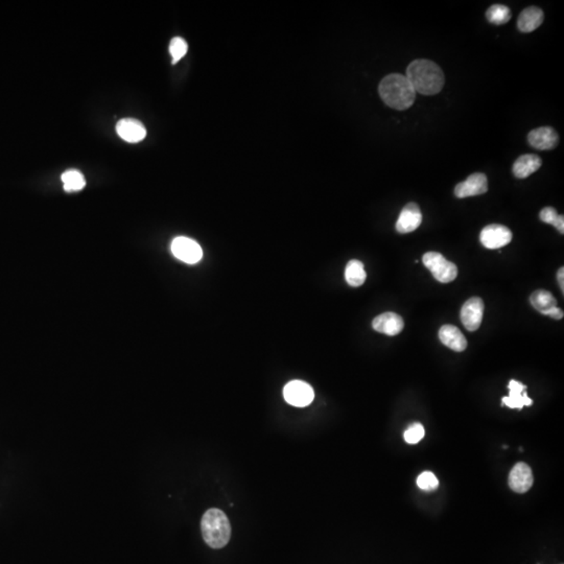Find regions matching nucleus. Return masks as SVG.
<instances>
[{
    "label": "nucleus",
    "mask_w": 564,
    "mask_h": 564,
    "mask_svg": "<svg viewBox=\"0 0 564 564\" xmlns=\"http://www.w3.org/2000/svg\"><path fill=\"white\" fill-rule=\"evenodd\" d=\"M416 94L435 96L446 83L441 68L430 60H415L407 68V76Z\"/></svg>",
    "instance_id": "f257e3e1"
},
{
    "label": "nucleus",
    "mask_w": 564,
    "mask_h": 564,
    "mask_svg": "<svg viewBox=\"0 0 564 564\" xmlns=\"http://www.w3.org/2000/svg\"><path fill=\"white\" fill-rule=\"evenodd\" d=\"M378 92L385 104L395 110H407L413 106L416 91L405 76L392 73L387 76L378 86Z\"/></svg>",
    "instance_id": "f03ea898"
},
{
    "label": "nucleus",
    "mask_w": 564,
    "mask_h": 564,
    "mask_svg": "<svg viewBox=\"0 0 564 564\" xmlns=\"http://www.w3.org/2000/svg\"><path fill=\"white\" fill-rule=\"evenodd\" d=\"M204 541L213 549L226 547L231 538V525L222 510L213 508L204 513L201 520Z\"/></svg>",
    "instance_id": "7ed1b4c3"
},
{
    "label": "nucleus",
    "mask_w": 564,
    "mask_h": 564,
    "mask_svg": "<svg viewBox=\"0 0 564 564\" xmlns=\"http://www.w3.org/2000/svg\"><path fill=\"white\" fill-rule=\"evenodd\" d=\"M423 265L431 271L434 277L441 282L448 283L454 281L458 276V267L455 263L446 261L443 255L438 252H428L423 255Z\"/></svg>",
    "instance_id": "20e7f679"
},
{
    "label": "nucleus",
    "mask_w": 564,
    "mask_h": 564,
    "mask_svg": "<svg viewBox=\"0 0 564 564\" xmlns=\"http://www.w3.org/2000/svg\"><path fill=\"white\" fill-rule=\"evenodd\" d=\"M285 401L294 407H304L312 403L315 398L314 389L302 380H292L283 389Z\"/></svg>",
    "instance_id": "39448f33"
},
{
    "label": "nucleus",
    "mask_w": 564,
    "mask_h": 564,
    "mask_svg": "<svg viewBox=\"0 0 564 564\" xmlns=\"http://www.w3.org/2000/svg\"><path fill=\"white\" fill-rule=\"evenodd\" d=\"M172 252L177 258L189 265L199 263L203 256L201 246L195 240L185 236H179L173 240Z\"/></svg>",
    "instance_id": "423d86ee"
},
{
    "label": "nucleus",
    "mask_w": 564,
    "mask_h": 564,
    "mask_svg": "<svg viewBox=\"0 0 564 564\" xmlns=\"http://www.w3.org/2000/svg\"><path fill=\"white\" fill-rule=\"evenodd\" d=\"M479 240L487 249L503 248L511 243L512 232L506 226L492 224L482 230Z\"/></svg>",
    "instance_id": "0eeeda50"
},
{
    "label": "nucleus",
    "mask_w": 564,
    "mask_h": 564,
    "mask_svg": "<svg viewBox=\"0 0 564 564\" xmlns=\"http://www.w3.org/2000/svg\"><path fill=\"white\" fill-rule=\"evenodd\" d=\"M484 315V302L481 298L473 297L465 302L461 310V320L465 328L475 331L481 326Z\"/></svg>",
    "instance_id": "6e6552de"
},
{
    "label": "nucleus",
    "mask_w": 564,
    "mask_h": 564,
    "mask_svg": "<svg viewBox=\"0 0 564 564\" xmlns=\"http://www.w3.org/2000/svg\"><path fill=\"white\" fill-rule=\"evenodd\" d=\"M488 191V181L486 175L475 173L470 175L464 182L459 183L455 187V195L459 199L483 195Z\"/></svg>",
    "instance_id": "1a4fd4ad"
},
{
    "label": "nucleus",
    "mask_w": 564,
    "mask_h": 564,
    "mask_svg": "<svg viewBox=\"0 0 564 564\" xmlns=\"http://www.w3.org/2000/svg\"><path fill=\"white\" fill-rule=\"evenodd\" d=\"M421 222L422 213L419 206L416 203L407 204L397 220V232L401 234L411 233L421 225Z\"/></svg>",
    "instance_id": "9d476101"
},
{
    "label": "nucleus",
    "mask_w": 564,
    "mask_h": 564,
    "mask_svg": "<svg viewBox=\"0 0 564 564\" xmlns=\"http://www.w3.org/2000/svg\"><path fill=\"white\" fill-rule=\"evenodd\" d=\"M528 141L531 147L540 151L555 149L559 143L557 132L551 127H541L532 130L529 133Z\"/></svg>",
    "instance_id": "9b49d317"
},
{
    "label": "nucleus",
    "mask_w": 564,
    "mask_h": 564,
    "mask_svg": "<svg viewBox=\"0 0 564 564\" xmlns=\"http://www.w3.org/2000/svg\"><path fill=\"white\" fill-rule=\"evenodd\" d=\"M534 477L532 469L526 463H518L509 475V486L514 492L525 493L532 487Z\"/></svg>",
    "instance_id": "f8f14e48"
},
{
    "label": "nucleus",
    "mask_w": 564,
    "mask_h": 564,
    "mask_svg": "<svg viewBox=\"0 0 564 564\" xmlns=\"http://www.w3.org/2000/svg\"><path fill=\"white\" fill-rule=\"evenodd\" d=\"M116 132L119 137L131 143H139L147 136L145 125L134 118H123L119 121L116 125Z\"/></svg>",
    "instance_id": "ddd939ff"
},
{
    "label": "nucleus",
    "mask_w": 564,
    "mask_h": 564,
    "mask_svg": "<svg viewBox=\"0 0 564 564\" xmlns=\"http://www.w3.org/2000/svg\"><path fill=\"white\" fill-rule=\"evenodd\" d=\"M403 319L395 312H385L374 319L372 327L378 333L387 335H396L403 329Z\"/></svg>",
    "instance_id": "4468645a"
},
{
    "label": "nucleus",
    "mask_w": 564,
    "mask_h": 564,
    "mask_svg": "<svg viewBox=\"0 0 564 564\" xmlns=\"http://www.w3.org/2000/svg\"><path fill=\"white\" fill-rule=\"evenodd\" d=\"M508 389H509V396L504 397L502 401L510 409H522L526 405L528 407V405H532V399L527 394V387L522 382L514 380H510Z\"/></svg>",
    "instance_id": "2eb2a0df"
},
{
    "label": "nucleus",
    "mask_w": 564,
    "mask_h": 564,
    "mask_svg": "<svg viewBox=\"0 0 564 564\" xmlns=\"http://www.w3.org/2000/svg\"><path fill=\"white\" fill-rule=\"evenodd\" d=\"M439 339L442 344L454 351L461 352L466 349L467 341L464 335L454 325H443L439 331Z\"/></svg>",
    "instance_id": "dca6fc26"
},
{
    "label": "nucleus",
    "mask_w": 564,
    "mask_h": 564,
    "mask_svg": "<svg viewBox=\"0 0 564 564\" xmlns=\"http://www.w3.org/2000/svg\"><path fill=\"white\" fill-rule=\"evenodd\" d=\"M541 164H543V160L540 159V157L534 154H526V155L520 156L514 162L512 172L516 178H528L541 168Z\"/></svg>",
    "instance_id": "f3484780"
},
{
    "label": "nucleus",
    "mask_w": 564,
    "mask_h": 564,
    "mask_svg": "<svg viewBox=\"0 0 564 564\" xmlns=\"http://www.w3.org/2000/svg\"><path fill=\"white\" fill-rule=\"evenodd\" d=\"M545 14L537 7H529L520 13L518 19V28L520 32L531 33L543 24Z\"/></svg>",
    "instance_id": "a211bd4d"
},
{
    "label": "nucleus",
    "mask_w": 564,
    "mask_h": 564,
    "mask_svg": "<svg viewBox=\"0 0 564 564\" xmlns=\"http://www.w3.org/2000/svg\"><path fill=\"white\" fill-rule=\"evenodd\" d=\"M366 278H367V274H366L362 261L353 259L347 263L345 269V279L348 285L353 288L361 287L366 281Z\"/></svg>",
    "instance_id": "6ab92c4d"
},
{
    "label": "nucleus",
    "mask_w": 564,
    "mask_h": 564,
    "mask_svg": "<svg viewBox=\"0 0 564 564\" xmlns=\"http://www.w3.org/2000/svg\"><path fill=\"white\" fill-rule=\"evenodd\" d=\"M530 302L535 310H538L539 312H543L549 310V308H555L557 306V301H556L554 296L549 292L545 291V290H537L534 293L531 295Z\"/></svg>",
    "instance_id": "aec40b11"
},
{
    "label": "nucleus",
    "mask_w": 564,
    "mask_h": 564,
    "mask_svg": "<svg viewBox=\"0 0 564 564\" xmlns=\"http://www.w3.org/2000/svg\"><path fill=\"white\" fill-rule=\"evenodd\" d=\"M62 182L64 189L67 193H76L81 191L86 185L85 178L81 172L77 170H68L62 175Z\"/></svg>",
    "instance_id": "412c9836"
},
{
    "label": "nucleus",
    "mask_w": 564,
    "mask_h": 564,
    "mask_svg": "<svg viewBox=\"0 0 564 564\" xmlns=\"http://www.w3.org/2000/svg\"><path fill=\"white\" fill-rule=\"evenodd\" d=\"M511 11L509 8L504 5H493L486 12V18L490 24H507L511 19Z\"/></svg>",
    "instance_id": "4be33fe9"
},
{
    "label": "nucleus",
    "mask_w": 564,
    "mask_h": 564,
    "mask_svg": "<svg viewBox=\"0 0 564 564\" xmlns=\"http://www.w3.org/2000/svg\"><path fill=\"white\" fill-rule=\"evenodd\" d=\"M539 218H540L541 221L543 223L549 224V225H553L560 233H564V218L563 215H559L556 211V209H554L553 207H545L543 208V210L540 211V215H539Z\"/></svg>",
    "instance_id": "5701e85b"
},
{
    "label": "nucleus",
    "mask_w": 564,
    "mask_h": 564,
    "mask_svg": "<svg viewBox=\"0 0 564 564\" xmlns=\"http://www.w3.org/2000/svg\"><path fill=\"white\" fill-rule=\"evenodd\" d=\"M188 45L184 39L176 37L170 43V53L173 58V64H176L186 55Z\"/></svg>",
    "instance_id": "b1692460"
},
{
    "label": "nucleus",
    "mask_w": 564,
    "mask_h": 564,
    "mask_svg": "<svg viewBox=\"0 0 564 564\" xmlns=\"http://www.w3.org/2000/svg\"><path fill=\"white\" fill-rule=\"evenodd\" d=\"M417 485L420 489L432 491V490L437 489L438 486H439V481H438L437 477L433 473L425 471L418 477Z\"/></svg>",
    "instance_id": "393cba45"
},
{
    "label": "nucleus",
    "mask_w": 564,
    "mask_h": 564,
    "mask_svg": "<svg viewBox=\"0 0 564 564\" xmlns=\"http://www.w3.org/2000/svg\"><path fill=\"white\" fill-rule=\"evenodd\" d=\"M425 428L420 423H414L405 432V442L409 444H417L422 438L425 437Z\"/></svg>",
    "instance_id": "a878e982"
},
{
    "label": "nucleus",
    "mask_w": 564,
    "mask_h": 564,
    "mask_svg": "<svg viewBox=\"0 0 564 564\" xmlns=\"http://www.w3.org/2000/svg\"><path fill=\"white\" fill-rule=\"evenodd\" d=\"M543 315H545V316L551 317V318L555 319V320H560V319L563 318V310H560V308H558L557 306H555V308H549V310L543 312Z\"/></svg>",
    "instance_id": "bb28decb"
},
{
    "label": "nucleus",
    "mask_w": 564,
    "mask_h": 564,
    "mask_svg": "<svg viewBox=\"0 0 564 564\" xmlns=\"http://www.w3.org/2000/svg\"><path fill=\"white\" fill-rule=\"evenodd\" d=\"M558 283H559L560 289H561L562 293H564V269L561 267V269L558 271Z\"/></svg>",
    "instance_id": "cd10ccee"
}]
</instances>
